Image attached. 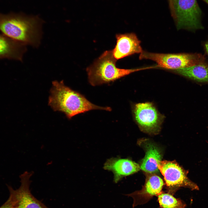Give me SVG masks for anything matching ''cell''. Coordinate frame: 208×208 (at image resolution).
<instances>
[{
	"label": "cell",
	"instance_id": "1",
	"mask_svg": "<svg viewBox=\"0 0 208 208\" xmlns=\"http://www.w3.org/2000/svg\"><path fill=\"white\" fill-rule=\"evenodd\" d=\"M42 22L37 16L14 13H0V31L15 40L37 47L41 38Z\"/></svg>",
	"mask_w": 208,
	"mask_h": 208
},
{
	"label": "cell",
	"instance_id": "2",
	"mask_svg": "<svg viewBox=\"0 0 208 208\" xmlns=\"http://www.w3.org/2000/svg\"><path fill=\"white\" fill-rule=\"evenodd\" d=\"M48 105L55 111L64 113L69 119L79 114L94 109L110 111L111 107L94 105L83 95L65 86L63 80L52 82Z\"/></svg>",
	"mask_w": 208,
	"mask_h": 208
},
{
	"label": "cell",
	"instance_id": "3",
	"mask_svg": "<svg viewBox=\"0 0 208 208\" xmlns=\"http://www.w3.org/2000/svg\"><path fill=\"white\" fill-rule=\"evenodd\" d=\"M117 60L112 50L104 51L92 64L86 69L89 82L95 86L113 81L133 73L154 68V66L130 69L120 68L116 66Z\"/></svg>",
	"mask_w": 208,
	"mask_h": 208
},
{
	"label": "cell",
	"instance_id": "4",
	"mask_svg": "<svg viewBox=\"0 0 208 208\" xmlns=\"http://www.w3.org/2000/svg\"><path fill=\"white\" fill-rule=\"evenodd\" d=\"M177 28L195 31L203 29L201 10L196 0H168Z\"/></svg>",
	"mask_w": 208,
	"mask_h": 208
},
{
	"label": "cell",
	"instance_id": "5",
	"mask_svg": "<svg viewBox=\"0 0 208 208\" xmlns=\"http://www.w3.org/2000/svg\"><path fill=\"white\" fill-rule=\"evenodd\" d=\"M140 60L148 59L155 61L159 68L175 70L205 63V56L200 53L164 54L142 51Z\"/></svg>",
	"mask_w": 208,
	"mask_h": 208
},
{
	"label": "cell",
	"instance_id": "6",
	"mask_svg": "<svg viewBox=\"0 0 208 208\" xmlns=\"http://www.w3.org/2000/svg\"><path fill=\"white\" fill-rule=\"evenodd\" d=\"M158 167L164 177L168 193L173 195L181 187L199 190L197 185L189 179L187 173L175 162L161 161Z\"/></svg>",
	"mask_w": 208,
	"mask_h": 208
},
{
	"label": "cell",
	"instance_id": "7",
	"mask_svg": "<svg viewBox=\"0 0 208 208\" xmlns=\"http://www.w3.org/2000/svg\"><path fill=\"white\" fill-rule=\"evenodd\" d=\"M135 120L142 130L150 133L158 132L164 120L153 103L146 102L136 103L133 106Z\"/></svg>",
	"mask_w": 208,
	"mask_h": 208
},
{
	"label": "cell",
	"instance_id": "8",
	"mask_svg": "<svg viewBox=\"0 0 208 208\" xmlns=\"http://www.w3.org/2000/svg\"><path fill=\"white\" fill-rule=\"evenodd\" d=\"M33 171H25L19 176L21 185L16 190L8 185L10 199L14 208H48L31 193L29 187Z\"/></svg>",
	"mask_w": 208,
	"mask_h": 208
},
{
	"label": "cell",
	"instance_id": "9",
	"mask_svg": "<svg viewBox=\"0 0 208 208\" xmlns=\"http://www.w3.org/2000/svg\"><path fill=\"white\" fill-rule=\"evenodd\" d=\"M164 182L159 176L155 174L146 178L142 189L125 195L132 198L133 208L138 205L146 203L154 196H157L162 192Z\"/></svg>",
	"mask_w": 208,
	"mask_h": 208
},
{
	"label": "cell",
	"instance_id": "10",
	"mask_svg": "<svg viewBox=\"0 0 208 208\" xmlns=\"http://www.w3.org/2000/svg\"><path fill=\"white\" fill-rule=\"evenodd\" d=\"M116 43L112 50L114 57L118 60L143 51L140 41L133 33L116 35Z\"/></svg>",
	"mask_w": 208,
	"mask_h": 208
},
{
	"label": "cell",
	"instance_id": "11",
	"mask_svg": "<svg viewBox=\"0 0 208 208\" xmlns=\"http://www.w3.org/2000/svg\"><path fill=\"white\" fill-rule=\"evenodd\" d=\"M104 168L113 172L114 180L116 183L123 177L139 170L140 167L137 163L129 159L112 158L106 161Z\"/></svg>",
	"mask_w": 208,
	"mask_h": 208
},
{
	"label": "cell",
	"instance_id": "12",
	"mask_svg": "<svg viewBox=\"0 0 208 208\" xmlns=\"http://www.w3.org/2000/svg\"><path fill=\"white\" fill-rule=\"evenodd\" d=\"M26 51V45L0 34V59L6 58L22 61Z\"/></svg>",
	"mask_w": 208,
	"mask_h": 208
},
{
	"label": "cell",
	"instance_id": "13",
	"mask_svg": "<svg viewBox=\"0 0 208 208\" xmlns=\"http://www.w3.org/2000/svg\"><path fill=\"white\" fill-rule=\"evenodd\" d=\"M145 155L142 159L140 168L145 172L154 173L159 171L158 164L161 160V155L158 148L149 142L144 143Z\"/></svg>",
	"mask_w": 208,
	"mask_h": 208
},
{
	"label": "cell",
	"instance_id": "14",
	"mask_svg": "<svg viewBox=\"0 0 208 208\" xmlns=\"http://www.w3.org/2000/svg\"><path fill=\"white\" fill-rule=\"evenodd\" d=\"M173 71L194 81L208 83V64L206 63Z\"/></svg>",
	"mask_w": 208,
	"mask_h": 208
},
{
	"label": "cell",
	"instance_id": "15",
	"mask_svg": "<svg viewBox=\"0 0 208 208\" xmlns=\"http://www.w3.org/2000/svg\"><path fill=\"white\" fill-rule=\"evenodd\" d=\"M173 195L162 192L157 196L158 201L161 208H185L186 205L181 199Z\"/></svg>",
	"mask_w": 208,
	"mask_h": 208
},
{
	"label": "cell",
	"instance_id": "16",
	"mask_svg": "<svg viewBox=\"0 0 208 208\" xmlns=\"http://www.w3.org/2000/svg\"><path fill=\"white\" fill-rule=\"evenodd\" d=\"M0 208H14L10 199L9 197L7 200L2 206Z\"/></svg>",
	"mask_w": 208,
	"mask_h": 208
},
{
	"label": "cell",
	"instance_id": "17",
	"mask_svg": "<svg viewBox=\"0 0 208 208\" xmlns=\"http://www.w3.org/2000/svg\"><path fill=\"white\" fill-rule=\"evenodd\" d=\"M204 47L206 52L208 55V40L206 42L205 44Z\"/></svg>",
	"mask_w": 208,
	"mask_h": 208
},
{
	"label": "cell",
	"instance_id": "18",
	"mask_svg": "<svg viewBox=\"0 0 208 208\" xmlns=\"http://www.w3.org/2000/svg\"><path fill=\"white\" fill-rule=\"evenodd\" d=\"M208 5V0H203Z\"/></svg>",
	"mask_w": 208,
	"mask_h": 208
}]
</instances>
